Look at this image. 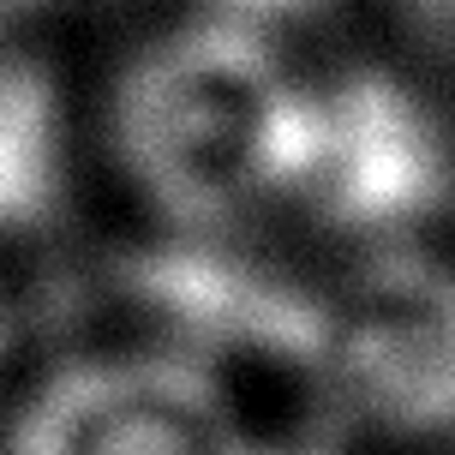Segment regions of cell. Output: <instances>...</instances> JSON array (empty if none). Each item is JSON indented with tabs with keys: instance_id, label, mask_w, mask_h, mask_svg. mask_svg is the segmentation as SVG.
Here are the masks:
<instances>
[{
	"instance_id": "6da1fadb",
	"label": "cell",
	"mask_w": 455,
	"mask_h": 455,
	"mask_svg": "<svg viewBox=\"0 0 455 455\" xmlns=\"http://www.w3.org/2000/svg\"><path fill=\"white\" fill-rule=\"evenodd\" d=\"M299 67L288 48L180 12L120 60L102 150L162 228H282Z\"/></svg>"
},
{
	"instance_id": "7a4b0ae2",
	"label": "cell",
	"mask_w": 455,
	"mask_h": 455,
	"mask_svg": "<svg viewBox=\"0 0 455 455\" xmlns=\"http://www.w3.org/2000/svg\"><path fill=\"white\" fill-rule=\"evenodd\" d=\"M455 216V102L432 72L371 48H318L299 67L282 228L330 258L443 240Z\"/></svg>"
},
{
	"instance_id": "3957f363",
	"label": "cell",
	"mask_w": 455,
	"mask_h": 455,
	"mask_svg": "<svg viewBox=\"0 0 455 455\" xmlns=\"http://www.w3.org/2000/svg\"><path fill=\"white\" fill-rule=\"evenodd\" d=\"M306 389L323 432L371 455L455 450V246L323 258Z\"/></svg>"
},
{
	"instance_id": "277c9868",
	"label": "cell",
	"mask_w": 455,
	"mask_h": 455,
	"mask_svg": "<svg viewBox=\"0 0 455 455\" xmlns=\"http://www.w3.org/2000/svg\"><path fill=\"white\" fill-rule=\"evenodd\" d=\"M240 395L156 341H102L36 365L0 413V455H234Z\"/></svg>"
},
{
	"instance_id": "5b68a950",
	"label": "cell",
	"mask_w": 455,
	"mask_h": 455,
	"mask_svg": "<svg viewBox=\"0 0 455 455\" xmlns=\"http://www.w3.org/2000/svg\"><path fill=\"white\" fill-rule=\"evenodd\" d=\"M84 168V120L67 78L0 43V246L43 234L72 204Z\"/></svg>"
},
{
	"instance_id": "8992f818",
	"label": "cell",
	"mask_w": 455,
	"mask_h": 455,
	"mask_svg": "<svg viewBox=\"0 0 455 455\" xmlns=\"http://www.w3.org/2000/svg\"><path fill=\"white\" fill-rule=\"evenodd\" d=\"M186 12L216 19L228 30H246L270 48L288 54H318L330 36L341 30V19L354 12V0H186Z\"/></svg>"
},
{
	"instance_id": "52a82bcc",
	"label": "cell",
	"mask_w": 455,
	"mask_h": 455,
	"mask_svg": "<svg viewBox=\"0 0 455 455\" xmlns=\"http://www.w3.org/2000/svg\"><path fill=\"white\" fill-rule=\"evenodd\" d=\"M234 455H371V450L323 432V426H299V432H258V426H246Z\"/></svg>"
},
{
	"instance_id": "ba28073f",
	"label": "cell",
	"mask_w": 455,
	"mask_h": 455,
	"mask_svg": "<svg viewBox=\"0 0 455 455\" xmlns=\"http://www.w3.org/2000/svg\"><path fill=\"white\" fill-rule=\"evenodd\" d=\"M12 360H19V299H12V282L0 270V384L12 378Z\"/></svg>"
},
{
	"instance_id": "9c48e42d",
	"label": "cell",
	"mask_w": 455,
	"mask_h": 455,
	"mask_svg": "<svg viewBox=\"0 0 455 455\" xmlns=\"http://www.w3.org/2000/svg\"><path fill=\"white\" fill-rule=\"evenodd\" d=\"M67 6H84V0H0V19H12V12H67Z\"/></svg>"
}]
</instances>
